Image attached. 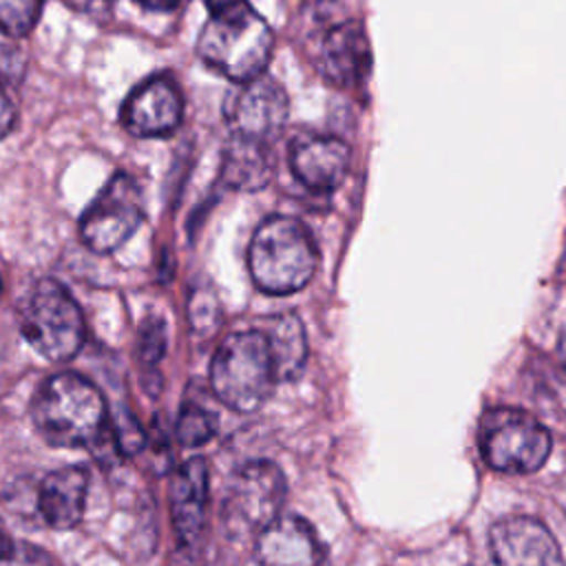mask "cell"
<instances>
[{
	"label": "cell",
	"instance_id": "cell-1",
	"mask_svg": "<svg viewBox=\"0 0 566 566\" xmlns=\"http://www.w3.org/2000/svg\"><path fill=\"white\" fill-rule=\"evenodd\" d=\"M210 15L197 38L199 57L228 80L245 84L263 75L274 35L248 0H206Z\"/></svg>",
	"mask_w": 566,
	"mask_h": 566
},
{
	"label": "cell",
	"instance_id": "cell-2",
	"mask_svg": "<svg viewBox=\"0 0 566 566\" xmlns=\"http://www.w3.org/2000/svg\"><path fill=\"white\" fill-rule=\"evenodd\" d=\"M38 433L53 447H88L106 424L99 389L80 374L62 371L44 380L31 407Z\"/></svg>",
	"mask_w": 566,
	"mask_h": 566
},
{
	"label": "cell",
	"instance_id": "cell-3",
	"mask_svg": "<svg viewBox=\"0 0 566 566\" xmlns=\"http://www.w3.org/2000/svg\"><path fill=\"white\" fill-rule=\"evenodd\" d=\"M316 265V245L298 219L274 214L254 230L248 248V268L261 292H298L312 281Z\"/></svg>",
	"mask_w": 566,
	"mask_h": 566
},
{
	"label": "cell",
	"instance_id": "cell-4",
	"mask_svg": "<svg viewBox=\"0 0 566 566\" xmlns=\"http://www.w3.org/2000/svg\"><path fill=\"white\" fill-rule=\"evenodd\" d=\"M276 380L268 336L256 329L226 336L210 363L214 396L241 413L259 409L270 398Z\"/></svg>",
	"mask_w": 566,
	"mask_h": 566
},
{
	"label": "cell",
	"instance_id": "cell-5",
	"mask_svg": "<svg viewBox=\"0 0 566 566\" xmlns=\"http://www.w3.org/2000/svg\"><path fill=\"white\" fill-rule=\"evenodd\" d=\"M20 332L46 360H71L84 343V316L55 279H40L20 310Z\"/></svg>",
	"mask_w": 566,
	"mask_h": 566
},
{
	"label": "cell",
	"instance_id": "cell-6",
	"mask_svg": "<svg viewBox=\"0 0 566 566\" xmlns=\"http://www.w3.org/2000/svg\"><path fill=\"white\" fill-rule=\"evenodd\" d=\"M478 444L493 471L526 475L544 467L551 453V433L524 409L493 407L480 418Z\"/></svg>",
	"mask_w": 566,
	"mask_h": 566
},
{
	"label": "cell",
	"instance_id": "cell-7",
	"mask_svg": "<svg viewBox=\"0 0 566 566\" xmlns=\"http://www.w3.org/2000/svg\"><path fill=\"white\" fill-rule=\"evenodd\" d=\"M285 491V475L274 462L254 460L243 464L226 491L221 511L226 531L234 537H256L281 515Z\"/></svg>",
	"mask_w": 566,
	"mask_h": 566
},
{
	"label": "cell",
	"instance_id": "cell-8",
	"mask_svg": "<svg viewBox=\"0 0 566 566\" xmlns=\"http://www.w3.org/2000/svg\"><path fill=\"white\" fill-rule=\"evenodd\" d=\"M142 219L139 184L126 172H115L84 210L80 219V237L88 250L106 254L126 243Z\"/></svg>",
	"mask_w": 566,
	"mask_h": 566
},
{
	"label": "cell",
	"instance_id": "cell-9",
	"mask_svg": "<svg viewBox=\"0 0 566 566\" xmlns=\"http://www.w3.org/2000/svg\"><path fill=\"white\" fill-rule=\"evenodd\" d=\"M287 113L290 102L285 88L276 80L263 75L241 84L226 106L230 133L265 146L279 137L287 122Z\"/></svg>",
	"mask_w": 566,
	"mask_h": 566
},
{
	"label": "cell",
	"instance_id": "cell-10",
	"mask_svg": "<svg viewBox=\"0 0 566 566\" xmlns=\"http://www.w3.org/2000/svg\"><path fill=\"white\" fill-rule=\"evenodd\" d=\"M489 546L497 566H566L553 533L528 515L497 520L489 531Z\"/></svg>",
	"mask_w": 566,
	"mask_h": 566
},
{
	"label": "cell",
	"instance_id": "cell-11",
	"mask_svg": "<svg viewBox=\"0 0 566 566\" xmlns=\"http://www.w3.org/2000/svg\"><path fill=\"white\" fill-rule=\"evenodd\" d=\"M184 102L170 77L155 75L130 91L119 119L135 137H166L181 124Z\"/></svg>",
	"mask_w": 566,
	"mask_h": 566
},
{
	"label": "cell",
	"instance_id": "cell-12",
	"mask_svg": "<svg viewBox=\"0 0 566 566\" xmlns=\"http://www.w3.org/2000/svg\"><path fill=\"white\" fill-rule=\"evenodd\" d=\"M316 66L329 84L340 88L363 84L371 71V46L365 27L349 20L327 29L316 51Z\"/></svg>",
	"mask_w": 566,
	"mask_h": 566
},
{
	"label": "cell",
	"instance_id": "cell-13",
	"mask_svg": "<svg viewBox=\"0 0 566 566\" xmlns=\"http://www.w3.org/2000/svg\"><path fill=\"white\" fill-rule=\"evenodd\" d=\"M349 146L332 135L301 133L290 144V170L298 184L327 192L343 184L349 168Z\"/></svg>",
	"mask_w": 566,
	"mask_h": 566
},
{
	"label": "cell",
	"instance_id": "cell-14",
	"mask_svg": "<svg viewBox=\"0 0 566 566\" xmlns=\"http://www.w3.org/2000/svg\"><path fill=\"white\" fill-rule=\"evenodd\" d=\"M254 559L259 566H323L325 551L307 520L279 515L254 537Z\"/></svg>",
	"mask_w": 566,
	"mask_h": 566
},
{
	"label": "cell",
	"instance_id": "cell-15",
	"mask_svg": "<svg viewBox=\"0 0 566 566\" xmlns=\"http://www.w3.org/2000/svg\"><path fill=\"white\" fill-rule=\"evenodd\" d=\"M172 526L181 544H192L206 522L208 506V464L203 458L186 460L168 486Z\"/></svg>",
	"mask_w": 566,
	"mask_h": 566
},
{
	"label": "cell",
	"instance_id": "cell-16",
	"mask_svg": "<svg viewBox=\"0 0 566 566\" xmlns=\"http://www.w3.org/2000/svg\"><path fill=\"white\" fill-rule=\"evenodd\" d=\"M86 489L88 475L80 467H62L49 473L38 495V509L44 522L55 531L73 528L84 515Z\"/></svg>",
	"mask_w": 566,
	"mask_h": 566
},
{
	"label": "cell",
	"instance_id": "cell-17",
	"mask_svg": "<svg viewBox=\"0 0 566 566\" xmlns=\"http://www.w3.org/2000/svg\"><path fill=\"white\" fill-rule=\"evenodd\" d=\"M221 177L237 190H261L272 179V159L265 144L230 135L223 150Z\"/></svg>",
	"mask_w": 566,
	"mask_h": 566
},
{
	"label": "cell",
	"instance_id": "cell-18",
	"mask_svg": "<svg viewBox=\"0 0 566 566\" xmlns=\"http://www.w3.org/2000/svg\"><path fill=\"white\" fill-rule=\"evenodd\" d=\"M265 336L270 343L276 378H296L303 371L307 358V338L301 318L296 314H283L272 323L270 334Z\"/></svg>",
	"mask_w": 566,
	"mask_h": 566
},
{
	"label": "cell",
	"instance_id": "cell-19",
	"mask_svg": "<svg viewBox=\"0 0 566 566\" xmlns=\"http://www.w3.org/2000/svg\"><path fill=\"white\" fill-rule=\"evenodd\" d=\"M217 431V413L203 402L188 398L177 416L175 433L184 447L206 444Z\"/></svg>",
	"mask_w": 566,
	"mask_h": 566
},
{
	"label": "cell",
	"instance_id": "cell-20",
	"mask_svg": "<svg viewBox=\"0 0 566 566\" xmlns=\"http://www.w3.org/2000/svg\"><path fill=\"white\" fill-rule=\"evenodd\" d=\"M44 0H0V31L9 38L27 35L40 20Z\"/></svg>",
	"mask_w": 566,
	"mask_h": 566
},
{
	"label": "cell",
	"instance_id": "cell-21",
	"mask_svg": "<svg viewBox=\"0 0 566 566\" xmlns=\"http://www.w3.org/2000/svg\"><path fill=\"white\" fill-rule=\"evenodd\" d=\"M137 352H139V360L146 365H155L161 360V356L166 352V325L161 318L148 316L139 325Z\"/></svg>",
	"mask_w": 566,
	"mask_h": 566
},
{
	"label": "cell",
	"instance_id": "cell-22",
	"mask_svg": "<svg viewBox=\"0 0 566 566\" xmlns=\"http://www.w3.org/2000/svg\"><path fill=\"white\" fill-rule=\"evenodd\" d=\"M113 436H115V444H117L119 453H124V455H135L144 447V440H146L139 422L128 411H119L115 416Z\"/></svg>",
	"mask_w": 566,
	"mask_h": 566
},
{
	"label": "cell",
	"instance_id": "cell-23",
	"mask_svg": "<svg viewBox=\"0 0 566 566\" xmlns=\"http://www.w3.org/2000/svg\"><path fill=\"white\" fill-rule=\"evenodd\" d=\"M13 124H15V108L0 86V139L13 128Z\"/></svg>",
	"mask_w": 566,
	"mask_h": 566
},
{
	"label": "cell",
	"instance_id": "cell-24",
	"mask_svg": "<svg viewBox=\"0 0 566 566\" xmlns=\"http://www.w3.org/2000/svg\"><path fill=\"white\" fill-rule=\"evenodd\" d=\"M13 555H15V544H13V539H11V535H9L7 526H4V522L0 520V562L11 559Z\"/></svg>",
	"mask_w": 566,
	"mask_h": 566
},
{
	"label": "cell",
	"instance_id": "cell-25",
	"mask_svg": "<svg viewBox=\"0 0 566 566\" xmlns=\"http://www.w3.org/2000/svg\"><path fill=\"white\" fill-rule=\"evenodd\" d=\"M137 4H142L144 9H150V11H170L177 7L179 0H135Z\"/></svg>",
	"mask_w": 566,
	"mask_h": 566
},
{
	"label": "cell",
	"instance_id": "cell-26",
	"mask_svg": "<svg viewBox=\"0 0 566 566\" xmlns=\"http://www.w3.org/2000/svg\"><path fill=\"white\" fill-rule=\"evenodd\" d=\"M557 356H559L562 367L566 369V325L562 327V334H559V340H557Z\"/></svg>",
	"mask_w": 566,
	"mask_h": 566
},
{
	"label": "cell",
	"instance_id": "cell-27",
	"mask_svg": "<svg viewBox=\"0 0 566 566\" xmlns=\"http://www.w3.org/2000/svg\"><path fill=\"white\" fill-rule=\"evenodd\" d=\"M0 292H2V279H0Z\"/></svg>",
	"mask_w": 566,
	"mask_h": 566
}]
</instances>
